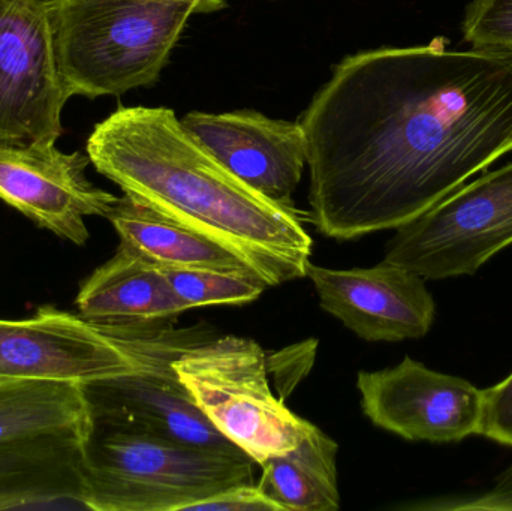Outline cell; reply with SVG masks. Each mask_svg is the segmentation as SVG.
Masks as SVG:
<instances>
[{"label": "cell", "mask_w": 512, "mask_h": 511, "mask_svg": "<svg viewBox=\"0 0 512 511\" xmlns=\"http://www.w3.org/2000/svg\"><path fill=\"white\" fill-rule=\"evenodd\" d=\"M69 96H120L159 80L189 18L225 0H47Z\"/></svg>", "instance_id": "obj_3"}, {"label": "cell", "mask_w": 512, "mask_h": 511, "mask_svg": "<svg viewBox=\"0 0 512 511\" xmlns=\"http://www.w3.org/2000/svg\"><path fill=\"white\" fill-rule=\"evenodd\" d=\"M107 219L119 234L120 242L137 249L159 266L248 269L236 254L224 246L168 218L164 213L132 200L128 195L117 198Z\"/></svg>", "instance_id": "obj_17"}, {"label": "cell", "mask_w": 512, "mask_h": 511, "mask_svg": "<svg viewBox=\"0 0 512 511\" xmlns=\"http://www.w3.org/2000/svg\"><path fill=\"white\" fill-rule=\"evenodd\" d=\"M339 446L318 426L295 449L262 462L259 488L282 511H337Z\"/></svg>", "instance_id": "obj_18"}, {"label": "cell", "mask_w": 512, "mask_h": 511, "mask_svg": "<svg viewBox=\"0 0 512 511\" xmlns=\"http://www.w3.org/2000/svg\"><path fill=\"white\" fill-rule=\"evenodd\" d=\"M512 245V161L396 228L384 261L426 281L474 275Z\"/></svg>", "instance_id": "obj_7"}, {"label": "cell", "mask_w": 512, "mask_h": 511, "mask_svg": "<svg viewBox=\"0 0 512 511\" xmlns=\"http://www.w3.org/2000/svg\"><path fill=\"white\" fill-rule=\"evenodd\" d=\"M0 380H5V378H0Z\"/></svg>", "instance_id": "obj_24"}, {"label": "cell", "mask_w": 512, "mask_h": 511, "mask_svg": "<svg viewBox=\"0 0 512 511\" xmlns=\"http://www.w3.org/2000/svg\"><path fill=\"white\" fill-rule=\"evenodd\" d=\"M502 446L512 447V374L484 390L481 434Z\"/></svg>", "instance_id": "obj_22"}, {"label": "cell", "mask_w": 512, "mask_h": 511, "mask_svg": "<svg viewBox=\"0 0 512 511\" xmlns=\"http://www.w3.org/2000/svg\"><path fill=\"white\" fill-rule=\"evenodd\" d=\"M183 128L228 170L261 194L294 203L307 165V138L301 122L271 119L258 111H191Z\"/></svg>", "instance_id": "obj_12"}, {"label": "cell", "mask_w": 512, "mask_h": 511, "mask_svg": "<svg viewBox=\"0 0 512 511\" xmlns=\"http://www.w3.org/2000/svg\"><path fill=\"white\" fill-rule=\"evenodd\" d=\"M75 306L98 326H155L185 312L161 266L123 242L81 284Z\"/></svg>", "instance_id": "obj_14"}, {"label": "cell", "mask_w": 512, "mask_h": 511, "mask_svg": "<svg viewBox=\"0 0 512 511\" xmlns=\"http://www.w3.org/2000/svg\"><path fill=\"white\" fill-rule=\"evenodd\" d=\"M69 98L47 0H0V146L56 144Z\"/></svg>", "instance_id": "obj_8"}, {"label": "cell", "mask_w": 512, "mask_h": 511, "mask_svg": "<svg viewBox=\"0 0 512 511\" xmlns=\"http://www.w3.org/2000/svg\"><path fill=\"white\" fill-rule=\"evenodd\" d=\"M92 428V408L83 384L0 380V444L54 435L87 440Z\"/></svg>", "instance_id": "obj_16"}, {"label": "cell", "mask_w": 512, "mask_h": 511, "mask_svg": "<svg viewBox=\"0 0 512 511\" xmlns=\"http://www.w3.org/2000/svg\"><path fill=\"white\" fill-rule=\"evenodd\" d=\"M463 38L472 48L512 53V0H472Z\"/></svg>", "instance_id": "obj_20"}, {"label": "cell", "mask_w": 512, "mask_h": 511, "mask_svg": "<svg viewBox=\"0 0 512 511\" xmlns=\"http://www.w3.org/2000/svg\"><path fill=\"white\" fill-rule=\"evenodd\" d=\"M191 511H282L271 498L259 488L258 482L243 483L225 489L201 503Z\"/></svg>", "instance_id": "obj_23"}, {"label": "cell", "mask_w": 512, "mask_h": 511, "mask_svg": "<svg viewBox=\"0 0 512 511\" xmlns=\"http://www.w3.org/2000/svg\"><path fill=\"white\" fill-rule=\"evenodd\" d=\"M367 419L408 441L459 443L481 434L484 390L405 357L394 368L357 377Z\"/></svg>", "instance_id": "obj_9"}, {"label": "cell", "mask_w": 512, "mask_h": 511, "mask_svg": "<svg viewBox=\"0 0 512 511\" xmlns=\"http://www.w3.org/2000/svg\"><path fill=\"white\" fill-rule=\"evenodd\" d=\"M415 511H512V465L493 483L489 491L460 497L435 498L402 506Z\"/></svg>", "instance_id": "obj_21"}, {"label": "cell", "mask_w": 512, "mask_h": 511, "mask_svg": "<svg viewBox=\"0 0 512 511\" xmlns=\"http://www.w3.org/2000/svg\"><path fill=\"white\" fill-rule=\"evenodd\" d=\"M209 329L98 326L47 305L23 320H0V378L95 383L149 368L212 338Z\"/></svg>", "instance_id": "obj_5"}, {"label": "cell", "mask_w": 512, "mask_h": 511, "mask_svg": "<svg viewBox=\"0 0 512 511\" xmlns=\"http://www.w3.org/2000/svg\"><path fill=\"white\" fill-rule=\"evenodd\" d=\"M161 270L185 311L206 306L246 305L258 299L267 288V284L249 269L161 266Z\"/></svg>", "instance_id": "obj_19"}, {"label": "cell", "mask_w": 512, "mask_h": 511, "mask_svg": "<svg viewBox=\"0 0 512 511\" xmlns=\"http://www.w3.org/2000/svg\"><path fill=\"white\" fill-rule=\"evenodd\" d=\"M86 153L123 194L224 246L267 287L306 278L307 213L228 170L171 108H117L95 126Z\"/></svg>", "instance_id": "obj_2"}, {"label": "cell", "mask_w": 512, "mask_h": 511, "mask_svg": "<svg viewBox=\"0 0 512 511\" xmlns=\"http://www.w3.org/2000/svg\"><path fill=\"white\" fill-rule=\"evenodd\" d=\"M84 444L59 435L0 444V510L62 501L84 509Z\"/></svg>", "instance_id": "obj_15"}, {"label": "cell", "mask_w": 512, "mask_h": 511, "mask_svg": "<svg viewBox=\"0 0 512 511\" xmlns=\"http://www.w3.org/2000/svg\"><path fill=\"white\" fill-rule=\"evenodd\" d=\"M182 353L132 374L84 384L93 419L134 426L183 446L242 452L210 423L180 383L174 360Z\"/></svg>", "instance_id": "obj_13"}, {"label": "cell", "mask_w": 512, "mask_h": 511, "mask_svg": "<svg viewBox=\"0 0 512 511\" xmlns=\"http://www.w3.org/2000/svg\"><path fill=\"white\" fill-rule=\"evenodd\" d=\"M245 452L183 446L110 420L93 419L84 444V509L191 511L243 483H255Z\"/></svg>", "instance_id": "obj_4"}, {"label": "cell", "mask_w": 512, "mask_h": 511, "mask_svg": "<svg viewBox=\"0 0 512 511\" xmlns=\"http://www.w3.org/2000/svg\"><path fill=\"white\" fill-rule=\"evenodd\" d=\"M319 305L366 342L420 339L432 329L436 306L426 279L382 261L370 269L307 264Z\"/></svg>", "instance_id": "obj_11"}, {"label": "cell", "mask_w": 512, "mask_h": 511, "mask_svg": "<svg viewBox=\"0 0 512 511\" xmlns=\"http://www.w3.org/2000/svg\"><path fill=\"white\" fill-rule=\"evenodd\" d=\"M174 371L210 423L258 467L295 449L312 429L273 395L265 353L252 339L198 342L174 360Z\"/></svg>", "instance_id": "obj_6"}, {"label": "cell", "mask_w": 512, "mask_h": 511, "mask_svg": "<svg viewBox=\"0 0 512 511\" xmlns=\"http://www.w3.org/2000/svg\"><path fill=\"white\" fill-rule=\"evenodd\" d=\"M90 164L87 153H65L54 143L0 146V200L38 227L84 246L86 218H107L119 198L87 179Z\"/></svg>", "instance_id": "obj_10"}, {"label": "cell", "mask_w": 512, "mask_h": 511, "mask_svg": "<svg viewBox=\"0 0 512 511\" xmlns=\"http://www.w3.org/2000/svg\"><path fill=\"white\" fill-rule=\"evenodd\" d=\"M300 122L310 224L340 242L396 230L512 153V53L441 36L360 51Z\"/></svg>", "instance_id": "obj_1"}]
</instances>
